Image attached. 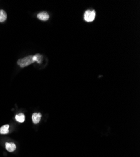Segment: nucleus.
<instances>
[{"label":"nucleus","mask_w":140,"mask_h":157,"mask_svg":"<svg viewBox=\"0 0 140 157\" xmlns=\"http://www.w3.org/2000/svg\"><path fill=\"white\" fill-rule=\"evenodd\" d=\"M15 119L19 123H23L25 121V116L24 115V114L19 113L16 114L15 116Z\"/></svg>","instance_id":"423d86ee"},{"label":"nucleus","mask_w":140,"mask_h":157,"mask_svg":"<svg viewBox=\"0 0 140 157\" xmlns=\"http://www.w3.org/2000/svg\"><path fill=\"white\" fill-rule=\"evenodd\" d=\"M5 146H6V149L10 152H14V151L16 148V144L13 143H7L5 144Z\"/></svg>","instance_id":"39448f33"},{"label":"nucleus","mask_w":140,"mask_h":157,"mask_svg":"<svg viewBox=\"0 0 140 157\" xmlns=\"http://www.w3.org/2000/svg\"><path fill=\"white\" fill-rule=\"evenodd\" d=\"M96 17V11L94 10H87L84 13V20L87 22H92Z\"/></svg>","instance_id":"f03ea898"},{"label":"nucleus","mask_w":140,"mask_h":157,"mask_svg":"<svg viewBox=\"0 0 140 157\" xmlns=\"http://www.w3.org/2000/svg\"><path fill=\"white\" fill-rule=\"evenodd\" d=\"M41 114L40 113H34L32 115V121L34 124H38L40 121Z\"/></svg>","instance_id":"20e7f679"},{"label":"nucleus","mask_w":140,"mask_h":157,"mask_svg":"<svg viewBox=\"0 0 140 157\" xmlns=\"http://www.w3.org/2000/svg\"><path fill=\"white\" fill-rule=\"evenodd\" d=\"M33 58H34V60L35 62H37L38 64H40L42 62V56L40 54H36V55L33 56Z\"/></svg>","instance_id":"1a4fd4ad"},{"label":"nucleus","mask_w":140,"mask_h":157,"mask_svg":"<svg viewBox=\"0 0 140 157\" xmlns=\"http://www.w3.org/2000/svg\"><path fill=\"white\" fill-rule=\"evenodd\" d=\"M7 18V13L3 10H0V22H4Z\"/></svg>","instance_id":"6e6552de"},{"label":"nucleus","mask_w":140,"mask_h":157,"mask_svg":"<svg viewBox=\"0 0 140 157\" xmlns=\"http://www.w3.org/2000/svg\"><path fill=\"white\" fill-rule=\"evenodd\" d=\"M35 62L34 60V58H33L32 55H29L26 57H24L23 59H21L18 60L17 64L19 65L22 68H24L26 66H28L30 65L33 63Z\"/></svg>","instance_id":"f257e3e1"},{"label":"nucleus","mask_w":140,"mask_h":157,"mask_svg":"<svg viewBox=\"0 0 140 157\" xmlns=\"http://www.w3.org/2000/svg\"><path fill=\"white\" fill-rule=\"evenodd\" d=\"M9 132V125H5L0 128V134L5 135L8 134Z\"/></svg>","instance_id":"0eeeda50"},{"label":"nucleus","mask_w":140,"mask_h":157,"mask_svg":"<svg viewBox=\"0 0 140 157\" xmlns=\"http://www.w3.org/2000/svg\"><path fill=\"white\" fill-rule=\"evenodd\" d=\"M37 18L41 21H47L49 19V15L47 12H41L37 15Z\"/></svg>","instance_id":"7ed1b4c3"}]
</instances>
